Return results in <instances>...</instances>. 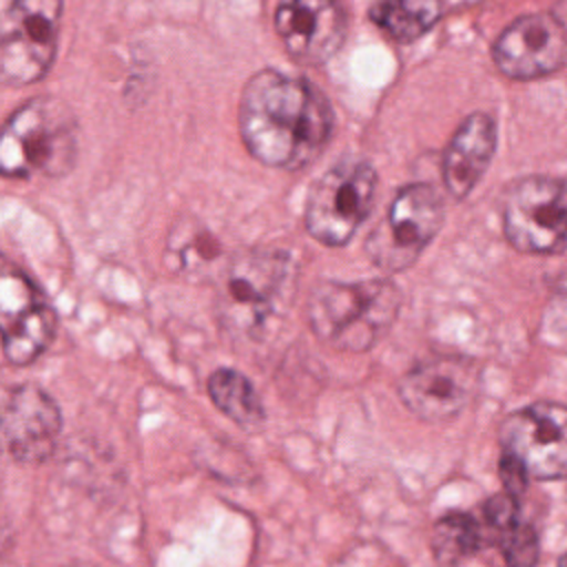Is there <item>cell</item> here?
Here are the masks:
<instances>
[{"label":"cell","mask_w":567,"mask_h":567,"mask_svg":"<svg viewBox=\"0 0 567 567\" xmlns=\"http://www.w3.org/2000/svg\"><path fill=\"white\" fill-rule=\"evenodd\" d=\"M332 124L330 102L303 78L264 69L244 86L239 131L246 148L266 166L306 168L323 153Z\"/></svg>","instance_id":"obj_1"},{"label":"cell","mask_w":567,"mask_h":567,"mask_svg":"<svg viewBox=\"0 0 567 567\" xmlns=\"http://www.w3.org/2000/svg\"><path fill=\"white\" fill-rule=\"evenodd\" d=\"M297 266L284 250L246 248L217 272L215 312L221 328L248 341H264L295 299Z\"/></svg>","instance_id":"obj_2"},{"label":"cell","mask_w":567,"mask_h":567,"mask_svg":"<svg viewBox=\"0 0 567 567\" xmlns=\"http://www.w3.org/2000/svg\"><path fill=\"white\" fill-rule=\"evenodd\" d=\"M403 297L390 279L321 281L308 295L312 334L341 352L374 348L394 326Z\"/></svg>","instance_id":"obj_3"},{"label":"cell","mask_w":567,"mask_h":567,"mask_svg":"<svg viewBox=\"0 0 567 567\" xmlns=\"http://www.w3.org/2000/svg\"><path fill=\"white\" fill-rule=\"evenodd\" d=\"M78 155V122L58 97L40 95L24 102L7 120L0 140L4 177H62Z\"/></svg>","instance_id":"obj_4"},{"label":"cell","mask_w":567,"mask_h":567,"mask_svg":"<svg viewBox=\"0 0 567 567\" xmlns=\"http://www.w3.org/2000/svg\"><path fill=\"white\" fill-rule=\"evenodd\" d=\"M443 219L445 208L439 190L425 182L408 184L368 235L365 252L383 272L405 270L436 237Z\"/></svg>","instance_id":"obj_5"},{"label":"cell","mask_w":567,"mask_h":567,"mask_svg":"<svg viewBox=\"0 0 567 567\" xmlns=\"http://www.w3.org/2000/svg\"><path fill=\"white\" fill-rule=\"evenodd\" d=\"M503 233L527 255L567 250V177L527 175L503 195Z\"/></svg>","instance_id":"obj_6"},{"label":"cell","mask_w":567,"mask_h":567,"mask_svg":"<svg viewBox=\"0 0 567 567\" xmlns=\"http://www.w3.org/2000/svg\"><path fill=\"white\" fill-rule=\"evenodd\" d=\"M377 171L365 159L346 157L330 166L310 188L306 228L326 246H343L372 210Z\"/></svg>","instance_id":"obj_7"},{"label":"cell","mask_w":567,"mask_h":567,"mask_svg":"<svg viewBox=\"0 0 567 567\" xmlns=\"http://www.w3.org/2000/svg\"><path fill=\"white\" fill-rule=\"evenodd\" d=\"M62 0H11L2 20L0 75L7 86L38 82L58 49Z\"/></svg>","instance_id":"obj_8"},{"label":"cell","mask_w":567,"mask_h":567,"mask_svg":"<svg viewBox=\"0 0 567 567\" xmlns=\"http://www.w3.org/2000/svg\"><path fill=\"white\" fill-rule=\"evenodd\" d=\"M481 368L463 354H432L399 379L401 403L419 419L441 423L458 416L476 396Z\"/></svg>","instance_id":"obj_9"},{"label":"cell","mask_w":567,"mask_h":567,"mask_svg":"<svg viewBox=\"0 0 567 567\" xmlns=\"http://www.w3.org/2000/svg\"><path fill=\"white\" fill-rule=\"evenodd\" d=\"M501 447L514 456L529 478H567V405L536 401L501 423Z\"/></svg>","instance_id":"obj_10"},{"label":"cell","mask_w":567,"mask_h":567,"mask_svg":"<svg viewBox=\"0 0 567 567\" xmlns=\"http://www.w3.org/2000/svg\"><path fill=\"white\" fill-rule=\"evenodd\" d=\"M0 328L4 359L13 365L35 361L53 341L58 317L33 281L4 261L0 277Z\"/></svg>","instance_id":"obj_11"},{"label":"cell","mask_w":567,"mask_h":567,"mask_svg":"<svg viewBox=\"0 0 567 567\" xmlns=\"http://www.w3.org/2000/svg\"><path fill=\"white\" fill-rule=\"evenodd\" d=\"M492 55L512 80L551 75L567 60V27L554 13L520 16L496 38Z\"/></svg>","instance_id":"obj_12"},{"label":"cell","mask_w":567,"mask_h":567,"mask_svg":"<svg viewBox=\"0 0 567 567\" xmlns=\"http://www.w3.org/2000/svg\"><path fill=\"white\" fill-rule=\"evenodd\" d=\"M62 412L53 396L27 381L7 392L2 408V434L9 454L24 465L44 463L58 443Z\"/></svg>","instance_id":"obj_13"},{"label":"cell","mask_w":567,"mask_h":567,"mask_svg":"<svg viewBox=\"0 0 567 567\" xmlns=\"http://www.w3.org/2000/svg\"><path fill=\"white\" fill-rule=\"evenodd\" d=\"M275 27L286 51L301 64H323L343 44L346 16L339 0H281Z\"/></svg>","instance_id":"obj_14"},{"label":"cell","mask_w":567,"mask_h":567,"mask_svg":"<svg viewBox=\"0 0 567 567\" xmlns=\"http://www.w3.org/2000/svg\"><path fill=\"white\" fill-rule=\"evenodd\" d=\"M496 151V124L487 113L467 115L443 153V184L454 199H463L478 184Z\"/></svg>","instance_id":"obj_15"},{"label":"cell","mask_w":567,"mask_h":567,"mask_svg":"<svg viewBox=\"0 0 567 567\" xmlns=\"http://www.w3.org/2000/svg\"><path fill=\"white\" fill-rule=\"evenodd\" d=\"M206 390L210 401L224 412L233 423L246 432H259L266 425V410L255 390V385L233 368H217L208 381Z\"/></svg>","instance_id":"obj_16"},{"label":"cell","mask_w":567,"mask_h":567,"mask_svg":"<svg viewBox=\"0 0 567 567\" xmlns=\"http://www.w3.org/2000/svg\"><path fill=\"white\" fill-rule=\"evenodd\" d=\"M441 0H374L370 20L394 42H412L425 35L441 18Z\"/></svg>","instance_id":"obj_17"},{"label":"cell","mask_w":567,"mask_h":567,"mask_svg":"<svg viewBox=\"0 0 567 567\" xmlns=\"http://www.w3.org/2000/svg\"><path fill=\"white\" fill-rule=\"evenodd\" d=\"M483 545L478 520L470 514L452 512L441 516L432 529V549L439 567H458Z\"/></svg>","instance_id":"obj_18"},{"label":"cell","mask_w":567,"mask_h":567,"mask_svg":"<svg viewBox=\"0 0 567 567\" xmlns=\"http://www.w3.org/2000/svg\"><path fill=\"white\" fill-rule=\"evenodd\" d=\"M219 257V246L204 230H177L168 239V261L175 272L197 275L210 272L215 259Z\"/></svg>","instance_id":"obj_19"},{"label":"cell","mask_w":567,"mask_h":567,"mask_svg":"<svg viewBox=\"0 0 567 567\" xmlns=\"http://www.w3.org/2000/svg\"><path fill=\"white\" fill-rule=\"evenodd\" d=\"M498 547L503 551V558L507 567H534L540 556V543L538 534L527 523H516L507 532L498 536Z\"/></svg>","instance_id":"obj_20"},{"label":"cell","mask_w":567,"mask_h":567,"mask_svg":"<svg viewBox=\"0 0 567 567\" xmlns=\"http://www.w3.org/2000/svg\"><path fill=\"white\" fill-rule=\"evenodd\" d=\"M483 520L496 534V538L518 523V501L509 492L494 494L483 505Z\"/></svg>","instance_id":"obj_21"},{"label":"cell","mask_w":567,"mask_h":567,"mask_svg":"<svg viewBox=\"0 0 567 567\" xmlns=\"http://www.w3.org/2000/svg\"><path fill=\"white\" fill-rule=\"evenodd\" d=\"M501 478H503V485H505V492L518 496L525 487H527V481H529V474L525 472V467L509 454H501Z\"/></svg>","instance_id":"obj_22"},{"label":"cell","mask_w":567,"mask_h":567,"mask_svg":"<svg viewBox=\"0 0 567 567\" xmlns=\"http://www.w3.org/2000/svg\"><path fill=\"white\" fill-rule=\"evenodd\" d=\"M62 567H93V565L82 563V560H75V563H66V565H62Z\"/></svg>","instance_id":"obj_23"},{"label":"cell","mask_w":567,"mask_h":567,"mask_svg":"<svg viewBox=\"0 0 567 567\" xmlns=\"http://www.w3.org/2000/svg\"><path fill=\"white\" fill-rule=\"evenodd\" d=\"M558 567H567V554H563V556L558 558Z\"/></svg>","instance_id":"obj_24"}]
</instances>
